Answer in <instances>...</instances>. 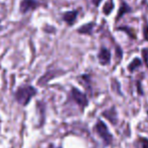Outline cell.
<instances>
[{"mask_svg":"<svg viewBox=\"0 0 148 148\" xmlns=\"http://www.w3.org/2000/svg\"><path fill=\"white\" fill-rule=\"evenodd\" d=\"M40 6V2L38 0H21L19 4V11L22 14H26L27 12L35 10Z\"/></svg>","mask_w":148,"mask_h":148,"instance_id":"cell-4","label":"cell"},{"mask_svg":"<svg viewBox=\"0 0 148 148\" xmlns=\"http://www.w3.org/2000/svg\"><path fill=\"white\" fill-rule=\"evenodd\" d=\"M132 11H133L132 8L129 6V4L127 3V2H125V1H122L120 3V7H119V9H118L117 16H116V18H115L116 22H117L118 20H120L121 18H122L123 16L125 15V14L131 13Z\"/></svg>","mask_w":148,"mask_h":148,"instance_id":"cell-8","label":"cell"},{"mask_svg":"<svg viewBox=\"0 0 148 148\" xmlns=\"http://www.w3.org/2000/svg\"><path fill=\"white\" fill-rule=\"evenodd\" d=\"M47 148H62V147H55L53 144H51V145H49V147H47Z\"/></svg>","mask_w":148,"mask_h":148,"instance_id":"cell-19","label":"cell"},{"mask_svg":"<svg viewBox=\"0 0 148 148\" xmlns=\"http://www.w3.org/2000/svg\"><path fill=\"white\" fill-rule=\"evenodd\" d=\"M94 130L97 133L98 136L103 140L105 145H111L112 143H113V140H114L113 135L110 133L106 123H104L101 119H98L97 120V123H96L95 126H94Z\"/></svg>","mask_w":148,"mask_h":148,"instance_id":"cell-2","label":"cell"},{"mask_svg":"<svg viewBox=\"0 0 148 148\" xmlns=\"http://www.w3.org/2000/svg\"><path fill=\"white\" fill-rule=\"evenodd\" d=\"M136 86H137V93H138L140 96H143V95H144V92H143V89L141 88V83L139 82V81L137 82Z\"/></svg>","mask_w":148,"mask_h":148,"instance_id":"cell-17","label":"cell"},{"mask_svg":"<svg viewBox=\"0 0 148 148\" xmlns=\"http://www.w3.org/2000/svg\"><path fill=\"white\" fill-rule=\"evenodd\" d=\"M139 142L141 144V148H148V138L146 137H140Z\"/></svg>","mask_w":148,"mask_h":148,"instance_id":"cell-15","label":"cell"},{"mask_svg":"<svg viewBox=\"0 0 148 148\" xmlns=\"http://www.w3.org/2000/svg\"><path fill=\"white\" fill-rule=\"evenodd\" d=\"M96 26V23L94 21H90L86 24H83L82 26L77 29V32L80 33V34L84 35H92L94 33V28Z\"/></svg>","mask_w":148,"mask_h":148,"instance_id":"cell-7","label":"cell"},{"mask_svg":"<svg viewBox=\"0 0 148 148\" xmlns=\"http://www.w3.org/2000/svg\"><path fill=\"white\" fill-rule=\"evenodd\" d=\"M109 1H111V2H114V1H113V0H109Z\"/></svg>","mask_w":148,"mask_h":148,"instance_id":"cell-20","label":"cell"},{"mask_svg":"<svg viewBox=\"0 0 148 148\" xmlns=\"http://www.w3.org/2000/svg\"><path fill=\"white\" fill-rule=\"evenodd\" d=\"M141 55H142L143 62H145V64H146L147 68H148V47L142 49V51H141Z\"/></svg>","mask_w":148,"mask_h":148,"instance_id":"cell-14","label":"cell"},{"mask_svg":"<svg viewBox=\"0 0 148 148\" xmlns=\"http://www.w3.org/2000/svg\"><path fill=\"white\" fill-rule=\"evenodd\" d=\"M115 49H116V56H117V58L119 57V60H121V59H122V57H123V51H122L121 47H120V45H116Z\"/></svg>","mask_w":148,"mask_h":148,"instance_id":"cell-16","label":"cell"},{"mask_svg":"<svg viewBox=\"0 0 148 148\" xmlns=\"http://www.w3.org/2000/svg\"><path fill=\"white\" fill-rule=\"evenodd\" d=\"M102 1H103V0H92V3L94 4V6H95V7H99Z\"/></svg>","mask_w":148,"mask_h":148,"instance_id":"cell-18","label":"cell"},{"mask_svg":"<svg viewBox=\"0 0 148 148\" xmlns=\"http://www.w3.org/2000/svg\"><path fill=\"white\" fill-rule=\"evenodd\" d=\"M98 60H99V64L101 66H108V64H111V60H112V53L111 51L105 47H101L99 49V53L97 55Z\"/></svg>","mask_w":148,"mask_h":148,"instance_id":"cell-5","label":"cell"},{"mask_svg":"<svg viewBox=\"0 0 148 148\" xmlns=\"http://www.w3.org/2000/svg\"><path fill=\"white\" fill-rule=\"evenodd\" d=\"M79 15V10L75 9V10H70V11L64 12L62 15V18L69 26H72L76 23L77 18H78Z\"/></svg>","mask_w":148,"mask_h":148,"instance_id":"cell-6","label":"cell"},{"mask_svg":"<svg viewBox=\"0 0 148 148\" xmlns=\"http://www.w3.org/2000/svg\"><path fill=\"white\" fill-rule=\"evenodd\" d=\"M102 116L107 119L108 121H110L113 125H115L116 123H117L118 117H117V112H116L115 107H112L111 109H108V110H106V111H104L103 113H102Z\"/></svg>","mask_w":148,"mask_h":148,"instance_id":"cell-9","label":"cell"},{"mask_svg":"<svg viewBox=\"0 0 148 148\" xmlns=\"http://www.w3.org/2000/svg\"><path fill=\"white\" fill-rule=\"evenodd\" d=\"M70 99L72 101H74L82 109V111H84L89 106V99L87 97V95L85 93H83L82 91H80L78 88H76V87H72V89H71Z\"/></svg>","mask_w":148,"mask_h":148,"instance_id":"cell-3","label":"cell"},{"mask_svg":"<svg viewBox=\"0 0 148 148\" xmlns=\"http://www.w3.org/2000/svg\"><path fill=\"white\" fill-rule=\"evenodd\" d=\"M143 62L139 58H134L130 62H129L128 66H127V70L129 71V73H134L135 71L138 70L140 66H142Z\"/></svg>","mask_w":148,"mask_h":148,"instance_id":"cell-10","label":"cell"},{"mask_svg":"<svg viewBox=\"0 0 148 148\" xmlns=\"http://www.w3.org/2000/svg\"><path fill=\"white\" fill-rule=\"evenodd\" d=\"M142 32H143V38H144L145 41L148 42V21L147 20H145V23L142 28Z\"/></svg>","mask_w":148,"mask_h":148,"instance_id":"cell-13","label":"cell"},{"mask_svg":"<svg viewBox=\"0 0 148 148\" xmlns=\"http://www.w3.org/2000/svg\"><path fill=\"white\" fill-rule=\"evenodd\" d=\"M117 31H123V32H125L131 39H136L137 38L136 35L134 34V30H133L132 28L128 27V26H120V27L117 28Z\"/></svg>","mask_w":148,"mask_h":148,"instance_id":"cell-12","label":"cell"},{"mask_svg":"<svg viewBox=\"0 0 148 148\" xmlns=\"http://www.w3.org/2000/svg\"><path fill=\"white\" fill-rule=\"evenodd\" d=\"M114 8H115V4H114V2L108 1V2H106V3L104 4L102 11H103V13L105 14L106 16H109L110 14H111V12L114 10Z\"/></svg>","mask_w":148,"mask_h":148,"instance_id":"cell-11","label":"cell"},{"mask_svg":"<svg viewBox=\"0 0 148 148\" xmlns=\"http://www.w3.org/2000/svg\"><path fill=\"white\" fill-rule=\"evenodd\" d=\"M147 116H148V110H147Z\"/></svg>","mask_w":148,"mask_h":148,"instance_id":"cell-21","label":"cell"},{"mask_svg":"<svg viewBox=\"0 0 148 148\" xmlns=\"http://www.w3.org/2000/svg\"><path fill=\"white\" fill-rule=\"evenodd\" d=\"M37 90L30 85H22L18 87L14 93V99L20 106H27L34 96H36Z\"/></svg>","mask_w":148,"mask_h":148,"instance_id":"cell-1","label":"cell"}]
</instances>
